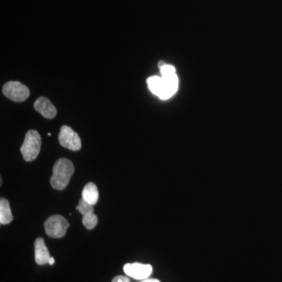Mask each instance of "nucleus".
I'll list each match as a JSON object with an SVG mask.
<instances>
[{
    "instance_id": "5",
    "label": "nucleus",
    "mask_w": 282,
    "mask_h": 282,
    "mask_svg": "<svg viewBox=\"0 0 282 282\" xmlns=\"http://www.w3.org/2000/svg\"><path fill=\"white\" fill-rule=\"evenodd\" d=\"M59 142L61 146L72 151H79L82 148V142L78 133L72 128L63 126L59 133Z\"/></svg>"
},
{
    "instance_id": "7",
    "label": "nucleus",
    "mask_w": 282,
    "mask_h": 282,
    "mask_svg": "<svg viewBox=\"0 0 282 282\" xmlns=\"http://www.w3.org/2000/svg\"><path fill=\"white\" fill-rule=\"evenodd\" d=\"M162 79V90L158 98L161 100H167L176 93L178 89V77L176 73L168 76H161Z\"/></svg>"
},
{
    "instance_id": "16",
    "label": "nucleus",
    "mask_w": 282,
    "mask_h": 282,
    "mask_svg": "<svg viewBox=\"0 0 282 282\" xmlns=\"http://www.w3.org/2000/svg\"><path fill=\"white\" fill-rule=\"evenodd\" d=\"M112 282H130V280L125 276H118L113 279Z\"/></svg>"
},
{
    "instance_id": "14",
    "label": "nucleus",
    "mask_w": 282,
    "mask_h": 282,
    "mask_svg": "<svg viewBox=\"0 0 282 282\" xmlns=\"http://www.w3.org/2000/svg\"><path fill=\"white\" fill-rule=\"evenodd\" d=\"M78 211L82 214V215L84 216L86 214H91V213H93V205L89 204V202L85 201L83 198H81L80 201H79V205L77 206Z\"/></svg>"
},
{
    "instance_id": "10",
    "label": "nucleus",
    "mask_w": 282,
    "mask_h": 282,
    "mask_svg": "<svg viewBox=\"0 0 282 282\" xmlns=\"http://www.w3.org/2000/svg\"><path fill=\"white\" fill-rule=\"evenodd\" d=\"M82 198L91 205H96L99 198L98 186L95 183H88L82 190Z\"/></svg>"
},
{
    "instance_id": "15",
    "label": "nucleus",
    "mask_w": 282,
    "mask_h": 282,
    "mask_svg": "<svg viewBox=\"0 0 282 282\" xmlns=\"http://www.w3.org/2000/svg\"><path fill=\"white\" fill-rule=\"evenodd\" d=\"M160 73H161V76H168V75L174 74L176 73V69L173 65H170V64H166L163 66L162 67L160 68Z\"/></svg>"
},
{
    "instance_id": "8",
    "label": "nucleus",
    "mask_w": 282,
    "mask_h": 282,
    "mask_svg": "<svg viewBox=\"0 0 282 282\" xmlns=\"http://www.w3.org/2000/svg\"><path fill=\"white\" fill-rule=\"evenodd\" d=\"M34 108L38 112L40 113L45 119H54L57 114L55 106L51 103L48 98L41 97L38 98L34 104Z\"/></svg>"
},
{
    "instance_id": "19",
    "label": "nucleus",
    "mask_w": 282,
    "mask_h": 282,
    "mask_svg": "<svg viewBox=\"0 0 282 282\" xmlns=\"http://www.w3.org/2000/svg\"><path fill=\"white\" fill-rule=\"evenodd\" d=\"M166 63H164L163 62V61H160L159 63H158V67H159V68H161V67H162L163 66H165L166 65Z\"/></svg>"
},
{
    "instance_id": "9",
    "label": "nucleus",
    "mask_w": 282,
    "mask_h": 282,
    "mask_svg": "<svg viewBox=\"0 0 282 282\" xmlns=\"http://www.w3.org/2000/svg\"><path fill=\"white\" fill-rule=\"evenodd\" d=\"M49 251L45 246L43 239L39 238L35 242V262L39 265L49 264L51 258Z\"/></svg>"
},
{
    "instance_id": "18",
    "label": "nucleus",
    "mask_w": 282,
    "mask_h": 282,
    "mask_svg": "<svg viewBox=\"0 0 282 282\" xmlns=\"http://www.w3.org/2000/svg\"><path fill=\"white\" fill-rule=\"evenodd\" d=\"M54 263H55V261H54V257H51L49 261L50 265H54Z\"/></svg>"
},
{
    "instance_id": "12",
    "label": "nucleus",
    "mask_w": 282,
    "mask_h": 282,
    "mask_svg": "<svg viewBox=\"0 0 282 282\" xmlns=\"http://www.w3.org/2000/svg\"><path fill=\"white\" fill-rule=\"evenodd\" d=\"M148 87L152 93L159 97L162 90V79L159 76H151L147 79Z\"/></svg>"
},
{
    "instance_id": "11",
    "label": "nucleus",
    "mask_w": 282,
    "mask_h": 282,
    "mask_svg": "<svg viewBox=\"0 0 282 282\" xmlns=\"http://www.w3.org/2000/svg\"><path fill=\"white\" fill-rule=\"evenodd\" d=\"M14 220L10 209V203L6 198L0 200V223L2 225H6L11 223Z\"/></svg>"
},
{
    "instance_id": "17",
    "label": "nucleus",
    "mask_w": 282,
    "mask_h": 282,
    "mask_svg": "<svg viewBox=\"0 0 282 282\" xmlns=\"http://www.w3.org/2000/svg\"><path fill=\"white\" fill-rule=\"evenodd\" d=\"M142 282H160V281L158 280H156V279H145V280Z\"/></svg>"
},
{
    "instance_id": "2",
    "label": "nucleus",
    "mask_w": 282,
    "mask_h": 282,
    "mask_svg": "<svg viewBox=\"0 0 282 282\" xmlns=\"http://www.w3.org/2000/svg\"><path fill=\"white\" fill-rule=\"evenodd\" d=\"M40 135L36 130H29L26 135L23 145L20 148V152L24 159L26 161H32L36 159L41 149Z\"/></svg>"
},
{
    "instance_id": "3",
    "label": "nucleus",
    "mask_w": 282,
    "mask_h": 282,
    "mask_svg": "<svg viewBox=\"0 0 282 282\" xmlns=\"http://www.w3.org/2000/svg\"><path fill=\"white\" fill-rule=\"evenodd\" d=\"M68 227V222L62 216H52L45 222V233L50 237L54 239H61L64 237L67 233Z\"/></svg>"
},
{
    "instance_id": "6",
    "label": "nucleus",
    "mask_w": 282,
    "mask_h": 282,
    "mask_svg": "<svg viewBox=\"0 0 282 282\" xmlns=\"http://www.w3.org/2000/svg\"><path fill=\"white\" fill-rule=\"evenodd\" d=\"M124 272L129 277L137 279V280H145L149 277L152 273V267L149 264H126L124 266Z\"/></svg>"
},
{
    "instance_id": "13",
    "label": "nucleus",
    "mask_w": 282,
    "mask_h": 282,
    "mask_svg": "<svg viewBox=\"0 0 282 282\" xmlns=\"http://www.w3.org/2000/svg\"><path fill=\"white\" fill-rule=\"evenodd\" d=\"M98 223V218L93 213L86 214L82 217V223L88 230H92L96 227Z\"/></svg>"
},
{
    "instance_id": "1",
    "label": "nucleus",
    "mask_w": 282,
    "mask_h": 282,
    "mask_svg": "<svg viewBox=\"0 0 282 282\" xmlns=\"http://www.w3.org/2000/svg\"><path fill=\"white\" fill-rule=\"evenodd\" d=\"M74 165L67 158H60L53 167L51 184L56 190H64L74 173Z\"/></svg>"
},
{
    "instance_id": "4",
    "label": "nucleus",
    "mask_w": 282,
    "mask_h": 282,
    "mask_svg": "<svg viewBox=\"0 0 282 282\" xmlns=\"http://www.w3.org/2000/svg\"><path fill=\"white\" fill-rule=\"evenodd\" d=\"M4 95L15 102H22L29 98L30 91L26 85L17 81H10L3 87Z\"/></svg>"
}]
</instances>
